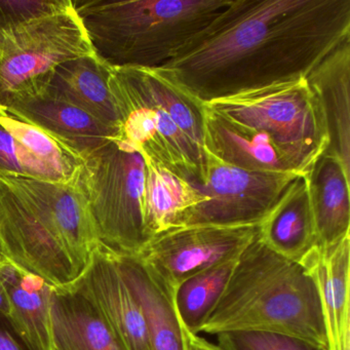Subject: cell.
<instances>
[{"label": "cell", "mask_w": 350, "mask_h": 350, "mask_svg": "<svg viewBox=\"0 0 350 350\" xmlns=\"http://www.w3.org/2000/svg\"><path fill=\"white\" fill-rule=\"evenodd\" d=\"M350 40V0H233L159 75L200 103L295 79Z\"/></svg>", "instance_id": "1"}, {"label": "cell", "mask_w": 350, "mask_h": 350, "mask_svg": "<svg viewBox=\"0 0 350 350\" xmlns=\"http://www.w3.org/2000/svg\"><path fill=\"white\" fill-rule=\"evenodd\" d=\"M234 332L280 334L329 350L310 272L272 251L259 233L237 258L222 296L200 329L216 336Z\"/></svg>", "instance_id": "2"}, {"label": "cell", "mask_w": 350, "mask_h": 350, "mask_svg": "<svg viewBox=\"0 0 350 350\" xmlns=\"http://www.w3.org/2000/svg\"><path fill=\"white\" fill-rule=\"evenodd\" d=\"M233 0H77L92 49L112 68L159 69L173 60Z\"/></svg>", "instance_id": "3"}, {"label": "cell", "mask_w": 350, "mask_h": 350, "mask_svg": "<svg viewBox=\"0 0 350 350\" xmlns=\"http://www.w3.org/2000/svg\"><path fill=\"white\" fill-rule=\"evenodd\" d=\"M75 179L87 200L100 247L116 256L140 255L149 241L142 152L118 137L83 159Z\"/></svg>", "instance_id": "4"}, {"label": "cell", "mask_w": 350, "mask_h": 350, "mask_svg": "<svg viewBox=\"0 0 350 350\" xmlns=\"http://www.w3.org/2000/svg\"><path fill=\"white\" fill-rule=\"evenodd\" d=\"M204 104L267 137L303 175L329 148L325 118L307 79L274 83Z\"/></svg>", "instance_id": "5"}, {"label": "cell", "mask_w": 350, "mask_h": 350, "mask_svg": "<svg viewBox=\"0 0 350 350\" xmlns=\"http://www.w3.org/2000/svg\"><path fill=\"white\" fill-rule=\"evenodd\" d=\"M94 54L71 5L53 15L0 31V108L46 92L59 65Z\"/></svg>", "instance_id": "6"}, {"label": "cell", "mask_w": 350, "mask_h": 350, "mask_svg": "<svg viewBox=\"0 0 350 350\" xmlns=\"http://www.w3.org/2000/svg\"><path fill=\"white\" fill-rule=\"evenodd\" d=\"M300 176L303 175L247 171L224 163L204 148V167L200 180L193 185L206 202L190 211L180 226L260 224Z\"/></svg>", "instance_id": "7"}, {"label": "cell", "mask_w": 350, "mask_h": 350, "mask_svg": "<svg viewBox=\"0 0 350 350\" xmlns=\"http://www.w3.org/2000/svg\"><path fill=\"white\" fill-rule=\"evenodd\" d=\"M109 85L122 118L120 137L143 154L192 184L198 183L204 157L153 99L136 69L111 67Z\"/></svg>", "instance_id": "8"}, {"label": "cell", "mask_w": 350, "mask_h": 350, "mask_svg": "<svg viewBox=\"0 0 350 350\" xmlns=\"http://www.w3.org/2000/svg\"><path fill=\"white\" fill-rule=\"evenodd\" d=\"M0 247L5 259L54 286H70L85 270L24 192L0 174Z\"/></svg>", "instance_id": "9"}, {"label": "cell", "mask_w": 350, "mask_h": 350, "mask_svg": "<svg viewBox=\"0 0 350 350\" xmlns=\"http://www.w3.org/2000/svg\"><path fill=\"white\" fill-rule=\"evenodd\" d=\"M258 233L259 224L183 225L155 235L137 257L175 290L198 272L237 259Z\"/></svg>", "instance_id": "10"}, {"label": "cell", "mask_w": 350, "mask_h": 350, "mask_svg": "<svg viewBox=\"0 0 350 350\" xmlns=\"http://www.w3.org/2000/svg\"><path fill=\"white\" fill-rule=\"evenodd\" d=\"M75 282L96 305L120 350H152L144 313L113 254L98 247Z\"/></svg>", "instance_id": "11"}, {"label": "cell", "mask_w": 350, "mask_h": 350, "mask_svg": "<svg viewBox=\"0 0 350 350\" xmlns=\"http://www.w3.org/2000/svg\"><path fill=\"white\" fill-rule=\"evenodd\" d=\"M3 175L29 198L55 234L85 270L100 245L87 200L75 176L69 181H53L26 176Z\"/></svg>", "instance_id": "12"}, {"label": "cell", "mask_w": 350, "mask_h": 350, "mask_svg": "<svg viewBox=\"0 0 350 350\" xmlns=\"http://www.w3.org/2000/svg\"><path fill=\"white\" fill-rule=\"evenodd\" d=\"M0 109L38 126L81 161L122 134L120 130L44 93L17 98Z\"/></svg>", "instance_id": "13"}, {"label": "cell", "mask_w": 350, "mask_h": 350, "mask_svg": "<svg viewBox=\"0 0 350 350\" xmlns=\"http://www.w3.org/2000/svg\"><path fill=\"white\" fill-rule=\"evenodd\" d=\"M116 263L144 313L152 350H189L187 331L177 308L174 291L142 260L116 256Z\"/></svg>", "instance_id": "14"}, {"label": "cell", "mask_w": 350, "mask_h": 350, "mask_svg": "<svg viewBox=\"0 0 350 350\" xmlns=\"http://www.w3.org/2000/svg\"><path fill=\"white\" fill-rule=\"evenodd\" d=\"M202 104V143L204 148L215 157L247 171L302 175L267 137L241 126Z\"/></svg>", "instance_id": "15"}, {"label": "cell", "mask_w": 350, "mask_h": 350, "mask_svg": "<svg viewBox=\"0 0 350 350\" xmlns=\"http://www.w3.org/2000/svg\"><path fill=\"white\" fill-rule=\"evenodd\" d=\"M111 67L95 53L59 65L44 94L66 102L122 132V118L110 88Z\"/></svg>", "instance_id": "16"}, {"label": "cell", "mask_w": 350, "mask_h": 350, "mask_svg": "<svg viewBox=\"0 0 350 350\" xmlns=\"http://www.w3.org/2000/svg\"><path fill=\"white\" fill-rule=\"evenodd\" d=\"M306 79L327 124V151L350 175V40L327 55Z\"/></svg>", "instance_id": "17"}, {"label": "cell", "mask_w": 350, "mask_h": 350, "mask_svg": "<svg viewBox=\"0 0 350 350\" xmlns=\"http://www.w3.org/2000/svg\"><path fill=\"white\" fill-rule=\"evenodd\" d=\"M51 338L53 350H120L101 313L77 282L53 288Z\"/></svg>", "instance_id": "18"}, {"label": "cell", "mask_w": 350, "mask_h": 350, "mask_svg": "<svg viewBox=\"0 0 350 350\" xmlns=\"http://www.w3.org/2000/svg\"><path fill=\"white\" fill-rule=\"evenodd\" d=\"M306 179L317 243L327 249L350 235V175L325 151Z\"/></svg>", "instance_id": "19"}, {"label": "cell", "mask_w": 350, "mask_h": 350, "mask_svg": "<svg viewBox=\"0 0 350 350\" xmlns=\"http://www.w3.org/2000/svg\"><path fill=\"white\" fill-rule=\"evenodd\" d=\"M259 237L272 251L297 262L319 245L306 176L297 178L260 222Z\"/></svg>", "instance_id": "20"}, {"label": "cell", "mask_w": 350, "mask_h": 350, "mask_svg": "<svg viewBox=\"0 0 350 350\" xmlns=\"http://www.w3.org/2000/svg\"><path fill=\"white\" fill-rule=\"evenodd\" d=\"M0 278L10 304L9 317L32 350H53L51 300L54 286L9 260L0 263Z\"/></svg>", "instance_id": "21"}, {"label": "cell", "mask_w": 350, "mask_h": 350, "mask_svg": "<svg viewBox=\"0 0 350 350\" xmlns=\"http://www.w3.org/2000/svg\"><path fill=\"white\" fill-rule=\"evenodd\" d=\"M142 155L146 169L145 228L150 241L163 231L180 226L186 215L206 202V198L191 182Z\"/></svg>", "instance_id": "22"}, {"label": "cell", "mask_w": 350, "mask_h": 350, "mask_svg": "<svg viewBox=\"0 0 350 350\" xmlns=\"http://www.w3.org/2000/svg\"><path fill=\"white\" fill-rule=\"evenodd\" d=\"M237 260L198 272L174 291L178 314L190 333H200V327L222 296Z\"/></svg>", "instance_id": "23"}, {"label": "cell", "mask_w": 350, "mask_h": 350, "mask_svg": "<svg viewBox=\"0 0 350 350\" xmlns=\"http://www.w3.org/2000/svg\"><path fill=\"white\" fill-rule=\"evenodd\" d=\"M134 69L153 99L167 112L194 149L204 157L202 104L186 95L155 69Z\"/></svg>", "instance_id": "24"}, {"label": "cell", "mask_w": 350, "mask_h": 350, "mask_svg": "<svg viewBox=\"0 0 350 350\" xmlns=\"http://www.w3.org/2000/svg\"><path fill=\"white\" fill-rule=\"evenodd\" d=\"M0 126L36 159L56 172L63 181L72 179L81 161L38 126L22 122L0 109Z\"/></svg>", "instance_id": "25"}, {"label": "cell", "mask_w": 350, "mask_h": 350, "mask_svg": "<svg viewBox=\"0 0 350 350\" xmlns=\"http://www.w3.org/2000/svg\"><path fill=\"white\" fill-rule=\"evenodd\" d=\"M0 173L63 181L60 176L36 159L0 126Z\"/></svg>", "instance_id": "26"}, {"label": "cell", "mask_w": 350, "mask_h": 350, "mask_svg": "<svg viewBox=\"0 0 350 350\" xmlns=\"http://www.w3.org/2000/svg\"><path fill=\"white\" fill-rule=\"evenodd\" d=\"M217 339L227 350H327L298 338L263 332L220 334Z\"/></svg>", "instance_id": "27"}, {"label": "cell", "mask_w": 350, "mask_h": 350, "mask_svg": "<svg viewBox=\"0 0 350 350\" xmlns=\"http://www.w3.org/2000/svg\"><path fill=\"white\" fill-rule=\"evenodd\" d=\"M71 0H0V31L64 11Z\"/></svg>", "instance_id": "28"}, {"label": "cell", "mask_w": 350, "mask_h": 350, "mask_svg": "<svg viewBox=\"0 0 350 350\" xmlns=\"http://www.w3.org/2000/svg\"><path fill=\"white\" fill-rule=\"evenodd\" d=\"M0 350H32L8 315L0 313Z\"/></svg>", "instance_id": "29"}, {"label": "cell", "mask_w": 350, "mask_h": 350, "mask_svg": "<svg viewBox=\"0 0 350 350\" xmlns=\"http://www.w3.org/2000/svg\"><path fill=\"white\" fill-rule=\"evenodd\" d=\"M187 331V329H186ZM189 350H227L218 343H213L200 334H192L187 331Z\"/></svg>", "instance_id": "30"}, {"label": "cell", "mask_w": 350, "mask_h": 350, "mask_svg": "<svg viewBox=\"0 0 350 350\" xmlns=\"http://www.w3.org/2000/svg\"><path fill=\"white\" fill-rule=\"evenodd\" d=\"M0 313L8 315V317L10 314L9 300H8L7 293H5L1 278H0Z\"/></svg>", "instance_id": "31"}, {"label": "cell", "mask_w": 350, "mask_h": 350, "mask_svg": "<svg viewBox=\"0 0 350 350\" xmlns=\"http://www.w3.org/2000/svg\"><path fill=\"white\" fill-rule=\"evenodd\" d=\"M5 255H3V250H1V247H0V263H1V262L5 261Z\"/></svg>", "instance_id": "32"}]
</instances>
